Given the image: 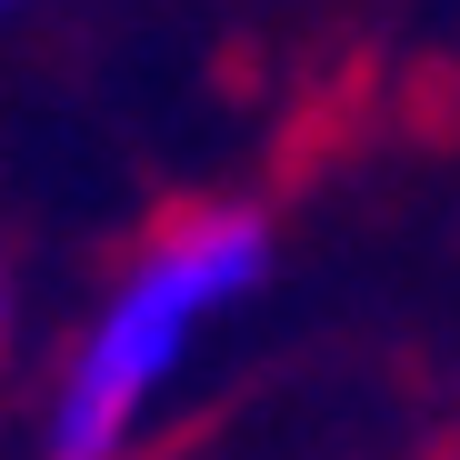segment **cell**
<instances>
[{
	"instance_id": "obj_1",
	"label": "cell",
	"mask_w": 460,
	"mask_h": 460,
	"mask_svg": "<svg viewBox=\"0 0 460 460\" xmlns=\"http://www.w3.org/2000/svg\"><path fill=\"white\" fill-rule=\"evenodd\" d=\"M270 261H280V230L261 200L161 210L111 270L101 311L81 321V341L50 380L40 460H130L140 430L161 420V401L181 391V370L200 360V331L270 290Z\"/></svg>"
},
{
	"instance_id": "obj_2",
	"label": "cell",
	"mask_w": 460,
	"mask_h": 460,
	"mask_svg": "<svg viewBox=\"0 0 460 460\" xmlns=\"http://www.w3.org/2000/svg\"><path fill=\"white\" fill-rule=\"evenodd\" d=\"M0 350H11V270H0Z\"/></svg>"
},
{
	"instance_id": "obj_3",
	"label": "cell",
	"mask_w": 460,
	"mask_h": 460,
	"mask_svg": "<svg viewBox=\"0 0 460 460\" xmlns=\"http://www.w3.org/2000/svg\"><path fill=\"white\" fill-rule=\"evenodd\" d=\"M0 11H21V0H0Z\"/></svg>"
}]
</instances>
